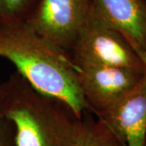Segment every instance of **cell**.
<instances>
[{
    "mask_svg": "<svg viewBox=\"0 0 146 146\" xmlns=\"http://www.w3.org/2000/svg\"><path fill=\"white\" fill-rule=\"evenodd\" d=\"M0 57L10 60L37 91L68 104L78 119L89 111L69 54L37 34L25 21L0 24Z\"/></svg>",
    "mask_w": 146,
    "mask_h": 146,
    "instance_id": "cell-1",
    "label": "cell"
},
{
    "mask_svg": "<svg viewBox=\"0 0 146 146\" xmlns=\"http://www.w3.org/2000/svg\"><path fill=\"white\" fill-rule=\"evenodd\" d=\"M0 102L15 127L16 146H74L79 119L72 108L37 91L19 72L0 84Z\"/></svg>",
    "mask_w": 146,
    "mask_h": 146,
    "instance_id": "cell-2",
    "label": "cell"
},
{
    "mask_svg": "<svg viewBox=\"0 0 146 146\" xmlns=\"http://www.w3.org/2000/svg\"><path fill=\"white\" fill-rule=\"evenodd\" d=\"M70 55L80 66H105L145 72L146 68L128 42L90 8Z\"/></svg>",
    "mask_w": 146,
    "mask_h": 146,
    "instance_id": "cell-3",
    "label": "cell"
},
{
    "mask_svg": "<svg viewBox=\"0 0 146 146\" xmlns=\"http://www.w3.org/2000/svg\"><path fill=\"white\" fill-rule=\"evenodd\" d=\"M90 8L91 0H40L25 22L44 39L69 53Z\"/></svg>",
    "mask_w": 146,
    "mask_h": 146,
    "instance_id": "cell-4",
    "label": "cell"
},
{
    "mask_svg": "<svg viewBox=\"0 0 146 146\" xmlns=\"http://www.w3.org/2000/svg\"><path fill=\"white\" fill-rule=\"evenodd\" d=\"M75 66L80 89L89 111L94 115L123 98L141 82L146 73L115 67Z\"/></svg>",
    "mask_w": 146,
    "mask_h": 146,
    "instance_id": "cell-5",
    "label": "cell"
},
{
    "mask_svg": "<svg viewBox=\"0 0 146 146\" xmlns=\"http://www.w3.org/2000/svg\"><path fill=\"white\" fill-rule=\"evenodd\" d=\"M95 116L126 146H145L146 73L131 91Z\"/></svg>",
    "mask_w": 146,
    "mask_h": 146,
    "instance_id": "cell-6",
    "label": "cell"
},
{
    "mask_svg": "<svg viewBox=\"0 0 146 146\" xmlns=\"http://www.w3.org/2000/svg\"><path fill=\"white\" fill-rule=\"evenodd\" d=\"M91 8L123 36L146 68V0H91Z\"/></svg>",
    "mask_w": 146,
    "mask_h": 146,
    "instance_id": "cell-7",
    "label": "cell"
},
{
    "mask_svg": "<svg viewBox=\"0 0 146 146\" xmlns=\"http://www.w3.org/2000/svg\"><path fill=\"white\" fill-rule=\"evenodd\" d=\"M74 146H126L108 126L91 112H84L77 120Z\"/></svg>",
    "mask_w": 146,
    "mask_h": 146,
    "instance_id": "cell-8",
    "label": "cell"
},
{
    "mask_svg": "<svg viewBox=\"0 0 146 146\" xmlns=\"http://www.w3.org/2000/svg\"><path fill=\"white\" fill-rule=\"evenodd\" d=\"M40 0H0V24L25 22Z\"/></svg>",
    "mask_w": 146,
    "mask_h": 146,
    "instance_id": "cell-9",
    "label": "cell"
},
{
    "mask_svg": "<svg viewBox=\"0 0 146 146\" xmlns=\"http://www.w3.org/2000/svg\"><path fill=\"white\" fill-rule=\"evenodd\" d=\"M0 146H16L14 124L4 114L0 102Z\"/></svg>",
    "mask_w": 146,
    "mask_h": 146,
    "instance_id": "cell-10",
    "label": "cell"
},
{
    "mask_svg": "<svg viewBox=\"0 0 146 146\" xmlns=\"http://www.w3.org/2000/svg\"><path fill=\"white\" fill-rule=\"evenodd\" d=\"M145 146H146V141H145Z\"/></svg>",
    "mask_w": 146,
    "mask_h": 146,
    "instance_id": "cell-11",
    "label": "cell"
}]
</instances>
